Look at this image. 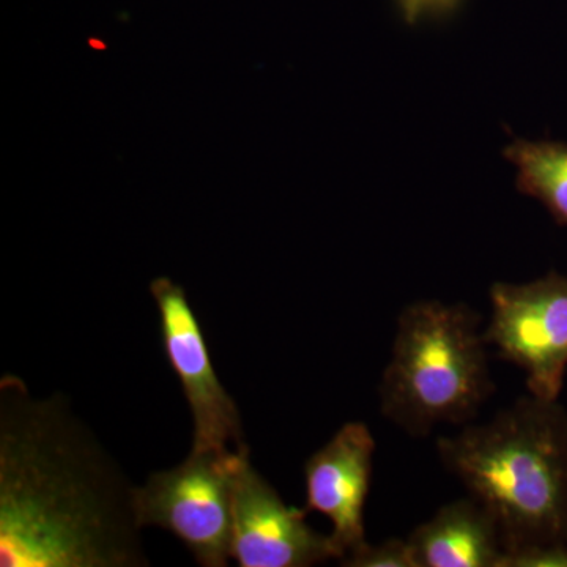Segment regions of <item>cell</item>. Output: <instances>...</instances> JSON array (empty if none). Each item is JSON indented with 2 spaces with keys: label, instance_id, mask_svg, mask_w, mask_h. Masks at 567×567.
<instances>
[{
  "label": "cell",
  "instance_id": "1",
  "mask_svg": "<svg viewBox=\"0 0 567 567\" xmlns=\"http://www.w3.org/2000/svg\"><path fill=\"white\" fill-rule=\"evenodd\" d=\"M134 484L61 393L0 379V567H144Z\"/></svg>",
  "mask_w": 567,
  "mask_h": 567
},
{
  "label": "cell",
  "instance_id": "2",
  "mask_svg": "<svg viewBox=\"0 0 567 567\" xmlns=\"http://www.w3.org/2000/svg\"><path fill=\"white\" fill-rule=\"evenodd\" d=\"M436 453L494 517L505 558L567 544V412L524 395L487 424H466Z\"/></svg>",
  "mask_w": 567,
  "mask_h": 567
},
{
  "label": "cell",
  "instance_id": "3",
  "mask_svg": "<svg viewBox=\"0 0 567 567\" xmlns=\"http://www.w3.org/2000/svg\"><path fill=\"white\" fill-rule=\"evenodd\" d=\"M480 323V315L462 303L406 306L380 383L382 415L410 436L475 420L495 391Z\"/></svg>",
  "mask_w": 567,
  "mask_h": 567
},
{
  "label": "cell",
  "instance_id": "4",
  "mask_svg": "<svg viewBox=\"0 0 567 567\" xmlns=\"http://www.w3.org/2000/svg\"><path fill=\"white\" fill-rule=\"evenodd\" d=\"M246 445L226 453L192 450L181 464L153 472L144 486L134 487L137 525L173 533L200 566L226 567L233 477Z\"/></svg>",
  "mask_w": 567,
  "mask_h": 567
},
{
  "label": "cell",
  "instance_id": "5",
  "mask_svg": "<svg viewBox=\"0 0 567 567\" xmlns=\"http://www.w3.org/2000/svg\"><path fill=\"white\" fill-rule=\"evenodd\" d=\"M484 339L527 374L529 394L558 401L567 371V276L550 271L527 284L495 282Z\"/></svg>",
  "mask_w": 567,
  "mask_h": 567
},
{
  "label": "cell",
  "instance_id": "6",
  "mask_svg": "<svg viewBox=\"0 0 567 567\" xmlns=\"http://www.w3.org/2000/svg\"><path fill=\"white\" fill-rule=\"evenodd\" d=\"M167 363L181 382L193 416V451L226 453L246 445L240 409L213 365L203 327L182 286L167 276L151 282Z\"/></svg>",
  "mask_w": 567,
  "mask_h": 567
},
{
  "label": "cell",
  "instance_id": "7",
  "mask_svg": "<svg viewBox=\"0 0 567 567\" xmlns=\"http://www.w3.org/2000/svg\"><path fill=\"white\" fill-rule=\"evenodd\" d=\"M308 509L286 505L241 450L230 495V558L240 567H309L339 559L330 535L308 524Z\"/></svg>",
  "mask_w": 567,
  "mask_h": 567
},
{
  "label": "cell",
  "instance_id": "8",
  "mask_svg": "<svg viewBox=\"0 0 567 567\" xmlns=\"http://www.w3.org/2000/svg\"><path fill=\"white\" fill-rule=\"evenodd\" d=\"M375 439L364 423H347L305 464L306 509L333 525L338 561L364 546V506L371 487Z\"/></svg>",
  "mask_w": 567,
  "mask_h": 567
},
{
  "label": "cell",
  "instance_id": "9",
  "mask_svg": "<svg viewBox=\"0 0 567 567\" xmlns=\"http://www.w3.org/2000/svg\"><path fill=\"white\" fill-rule=\"evenodd\" d=\"M416 567H502V535L472 496L440 507L406 537Z\"/></svg>",
  "mask_w": 567,
  "mask_h": 567
},
{
  "label": "cell",
  "instance_id": "10",
  "mask_svg": "<svg viewBox=\"0 0 567 567\" xmlns=\"http://www.w3.org/2000/svg\"><path fill=\"white\" fill-rule=\"evenodd\" d=\"M517 167V189L567 227V142L516 140L503 151Z\"/></svg>",
  "mask_w": 567,
  "mask_h": 567
},
{
  "label": "cell",
  "instance_id": "11",
  "mask_svg": "<svg viewBox=\"0 0 567 567\" xmlns=\"http://www.w3.org/2000/svg\"><path fill=\"white\" fill-rule=\"evenodd\" d=\"M342 566L347 567H416L412 548L406 539H388L385 543H365L363 547L342 559Z\"/></svg>",
  "mask_w": 567,
  "mask_h": 567
},
{
  "label": "cell",
  "instance_id": "12",
  "mask_svg": "<svg viewBox=\"0 0 567 567\" xmlns=\"http://www.w3.org/2000/svg\"><path fill=\"white\" fill-rule=\"evenodd\" d=\"M503 567H567V544L536 548L507 558Z\"/></svg>",
  "mask_w": 567,
  "mask_h": 567
}]
</instances>
